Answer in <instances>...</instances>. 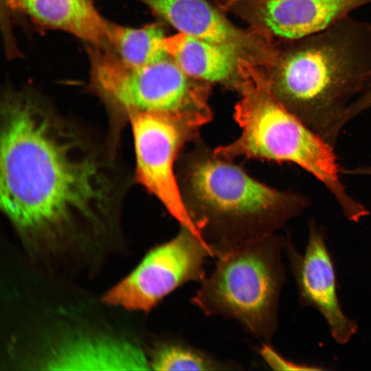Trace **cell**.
<instances>
[{"mask_svg":"<svg viewBox=\"0 0 371 371\" xmlns=\"http://www.w3.org/2000/svg\"><path fill=\"white\" fill-rule=\"evenodd\" d=\"M348 173L350 175L371 177V164L349 168Z\"/></svg>","mask_w":371,"mask_h":371,"instance_id":"d6986e66","label":"cell"},{"mask_svg":"<svg viewBox=\"0 0 371 371\" xmlns=\"http://www.w3.org/2000/svg\"><path fill=\"white\" fill-rule=\"evenodd\" d=\"M259 353L269 368L275 370H322L324 368L304 363H298L286 359L267 342L262 344Z\"/></svg>","mask_w":371,"mask_h":371,"instance_id":"e0dca14e","label":"cell"},{"mask_svg":"<svg viewBox=\"0 0 371 371\" xmlns=\"http://www.w3.org/2000/svg\"><path fill=\"white\" fill-rule=\"evenodd\" d=\"M371 109V80L366 89L348 107L345 116V126L353 118Z\"/></svg>","mask_w":371,"mask_h":371,"instance_id":"ac0fdd59","label":"cell"},{"mask_svg":"<svg viewBox=\"0 0 371 371\" xmlns=\"http://www.w3.org/2000/svg\"><path fill=\"white\" fill-rule=\"evenodd\" d=\"M239 1H243V0H229L227 4L229 5H232V3H238Z\"/></svg>","mask_w":371,"mask_h":371,"instance_id":"44dd1931","label":"cell"},{"mask_svg":"<svg viewBox=\"0 0 371 371\" xmlns=\"http://www.w3.org/2000/svg\"><path fill=\"white\" fill-rule=\"evenodd\" d=\"M128 118L137 182L157 198L181 227L204 238L186 207L174 171L179 151L198 130L158 113L136 112Z\"/></svg>","mask_w":371,"mask_h":371,"instance_id":"ba28073f","label":"cell"},{"mask_svg":"<svg viewBox=\"0 0 371 371\" xmlns=\"http://www.w3.org/2000/svg\"><path fill=\"white\" fill-rule=\"evenodd\" d=\"M281 41L274 65L265 70L273 94L335 147L348 107L371 80V22L348 15Z\"/></svg>","mask_w":371,"mask_h":371,"instance_id":"7a4b0ae2","label":"cell"},{"mask_svg":"<svg viewBox=\"0 0 371 371\" xmlns=\"http://www.w3.org/2000/svg\"><path fill=\"white\" fill-rule=\"evenodd\" d=\"M181 168L186 207L216 249L273 234L310 205L307 196L267 186L203 147L186 155Z\"/></svg>","mask_w":371,"mask_h":371,"instance_id":"3957f363","label":"cell"},{"mask_svg":"<svg viewBox=\"0 0 371 371\" xmlns=\"http://www.w3.org/2000/svg\"><path fill=\"white\" fill-rule=\"evenodd\" d=\"M47 370H148L137 346L109 338L81 337L58 345L44 359Z\"/></svg>","mask_w":371,"mask_h":371,"instance_id":"7c38bea8","label":"cell"},{"mask_svg":"<svg viewBox=\"0 0 371 371\" xmlns=\"http://www.w3.org/2000/svg\"><path fill=\"white\" fill-rule=\"evenodd\" d=\"M1 109V207L18 232L51 240L111 218L121 184L87 135L31 91L6 92Z\"/></svg>","mask_w":371,"mask_h":371,"instance_id":"6da1fadb","label":"cell"},{"mask_svg":"<svg viewBox=\"0 0 371 371\" xmlns=\"http://www.w3.org/2000/svg\"><path fill=\"white\" fill-rule=\"evenodd\" d=\"M370 3L371 0H249L240 10L254 31L285 41L323 30Z\"/></svg>","mask_w":371,"mask_h":371,"instance_id":"8fae6325","label":"cell"},{"mask_svg":"<svg viewBox=\"0 0 371 371\" xmlns=\"http://www.w3.org/2000/svg\"><path fill=\"white\" fill-rule=\"evenodd\" d=\"M15 6L45 26L68 32L88 45L110 49L108 21L91 0H15Z\"/></svg>","mask_w":371,"mask_h":371,"instance_id":"4fadbf2b","label":"cell"},{"mask_svg":"<svg viewBox=\"0 0 371 371\" xmlns=\"http://www.w3.org/2000/svg\"><path fill=\"white\" fill-rule=\"evenodd\" d=\"M284 251L294 278L301 306L312 307L325 319L335 342L347 344L357 333V322L348 317L339 303L336 271L326 245L324 228L315 219L308 222V241L304 254L296 249L290 235Z\"/></svg>","mask_w":371,"mask_h":371,"instance_id":"9c48e42d","label":"cell"},{"mask_svg":"<svg viewBox=\"0 0 371 371\" xmlns=\"http://www.w3.org/2000/svg\"><path fill=\"white\" fill-rule=\"evenodd\" d=\"M236 89L240 99L234 119L241 133L214 149L216 155L293 164L325 186L350 221L358 223L369 211L352 197L341 180L334 147L281 104L273 94L265 70L239 58Z\"/></svg>","mask_w":371,"mask_h":371,"instance_id":"277c9868","label":"cell"},{"mask_svg":"<svg viewBox=\"0 0 371 371\" xmlns=\"http://www.w3.org/2000/svg\"><path fill=\"white\" fill-rule=\"evenodd\" d=\"M106 38L110 49L130 66H146L169 57L165 45L166 37L157 24L133 28L108 21Z\"/></svg>","mask_w":371,"mask_h":371,"instance_id":"9a60e30c","label":"cell"},{"mask_svg":"<svg viewBox=\"0 0 371 371\" xmlns=\"http://www.w3.org/2000/svg\"><path fill=\"white\" fill-rule=\"evenodd\" d=\"M215 254L207 240L181 227L175 237L150 249L103 300L109 305L148 312L183 284L202 281L205 260Z\"/></svg>","mask_w":371,"mask_h":371,"instance_id":"52a82bcc","label":"cell"},{"mask_svg":"<svg viewBox=\"0 0 371 371\" xmlns=\"http://www.w3.org/2000/svg\"><path fill=\"white\" fill-rule=\"evenodd\" d=\"M155 370H216L230 369L203 351L176 340L163 341L155 347L150 360Z\"/></svg>","mask_w":371,"mask_h":371,"instance_id":"2e32d148","label":"cell"},{"mask_svg":"<svg viewBox=\"0 0 371 371\" xmlns=\"http://www.w3.org/2000/svg\"><path fill=\"white\" fill-rule=\"evenodd\" d=\"M284 245L285 237L273 234L216 249L215 267L201 281L193 304L207 315L233 319L269 342L278 326Z\"/></svg>","mask_w":371,"mask_h":371,"instance_id":"5b68a950","label":"cell"},{"mask_svg":"<svg viewBox=\"0 0 371 371\" xmlns=\"http://www.w3.org/2000/svg\"><path fill=\"white\" fill-rule=\"evenodd\" d=\"M139 1L181 32L228 48L263 69L276 60L273 39L235 27L206 0Z\"/></svg>","mask_w":371,"mask_h":371,"instance_id":"30bf717a","label":"cell"},{"mask_svg":"<svg viewBox=\"0 0 371 371\" xmlns=\"http://www.w3.org/2000/svg\"><path fill=\"white\" fill-rule=\"evenodd\" d=\"M165 45L169 57L188 76L236 88L240 57L234 51L183 32L166 37Z\"/></svg>","mask_w":371,"mask_h":371,"instance_id":"5bb4252c","label":"cell"},{"mask_svg":"<svg viewBox=\"0 0 371 371\" xmlns=\"http://www.w3.org/2000/svg\"><path fill=\"white\" fill-rule=\"evenodd\" d=\"M87 47L91 87L117 115L158 113L197 130L212 119L208 87L190 78L172 59L133 67L110 49Z\"/></svg>","mask_w":371,"mask_h":371,"instance_id":"8992f818","label":"cell"},{"mask_svg":"<svg viewBox=\"0 0 371 371\" xmlns=\"http://www.w3.org/2000/svg\"><path fill=\"white\" fill-rule=\"evenodd\" d=\"M1 1L5 2L6 6H14L15 5V0H1Z\"/></svg>","mask_w":371,"mask_h":371,"instance_id":"ffe728a7","label":"cell"}]
</instances>
